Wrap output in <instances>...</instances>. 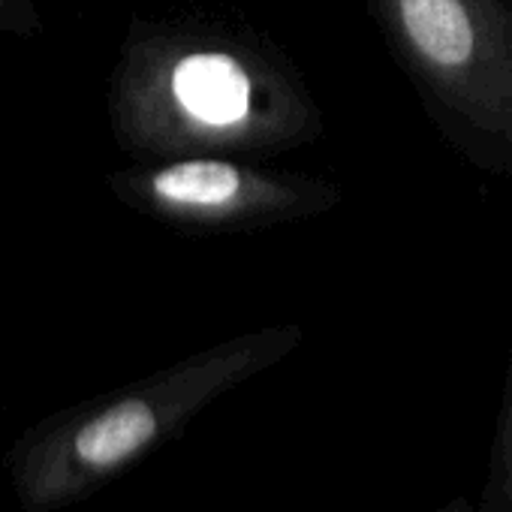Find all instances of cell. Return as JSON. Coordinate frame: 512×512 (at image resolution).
Here are the masks:
<instances>
[{
  "label": "cell",
  "instance_id": "obj_2",
  "mask_svg": "<svg viewBox=\"0 0 512 512\" xmlns=\"http://www.w3.org/2000/svg\"><path fill=\"white\" fill-rule=\"evenodd\" d=\"M302 341L299 323L260 326L40 419L7 452L19 506L55 512L91 497L175 440L217 398L284 362Z\"/></svg>",
  "mask_w": 512,
  "mask_h": 512
},
{
  "label": "cell",
  "instance_id": "obj_7",
  "mask_svg": "<svg viewBox=\"0 0 512 512\" xmlns=\"http://www.w3.org/2000/svg\"><path fill=\"white\" fill-rule=\"evenodd\" d=\"M437 512H476V500H470V497L458 494V497H452L449 503H443Z\"/></svg>",
  "mask_w": 512,
  "mask_h": 512
},
{
  "label": "cell",
  "instance_id": "obj_3",
  "mask_svg": "<svg viewBox=\"0 0 512 512\" xmlns=\"http://www.w3.org/2000/svg\"><path fill=\"white\" fill-rule=\"evenodd\" d=\"M452 139L512 166V0H365Z\"/></svg>",
  "mask_w": 512,
  "mask_h": 512
},
{
  "label": "cell",
  "instance_id": "obj_6",
  "mask_svg": "<svg viewBox=\"0 0 512 512\" xmlns=\"http://www.w3.org/2000/svg\"><path fill=\"white\" fill-rule=\"evenodd\" d=\"M43 34V16L34 0H0V37L37 40Z\"/></svg>",
  "mask_w": 512,
  "mask_h": 512
},
{
  "label": "cell",
  "instance_id": "obj_4",
  "mask_svg": "<svg viewBox=\"0 0 512 512\" xmlns=\"http://www.w3.org/2000/svg\"><path fill=\"white\" fill-rule=\"evenodd\" d=\"M130 211L181 232H260L329 214L341 187L329 178L275 169L244 157H175L106 175Z\"/></svg>",
  "mask_w": 512,
  "mask_h": 512
},
{
  "label": "cell",
  "instance_id": "obj_1",
  "mask_svg": "<svg viewBox=\"0 0 512 512\" xmlns=\"http://www.w3.org/2000/svg\"><path fill=\"white\" fill-rule=\"evenodd\" d=\"M106 115L133 163L205 154L266 160L323 133L320 103L272 40L202 16L130 25Z\"/></svg>",
  "mask_w": 512,
  "mask_h": 512
},
{
  "label": "cell",
  "instance_id": "obj_5",
  "mask_svg": "<svg viewBox=\"0 0 512 512\" xmlns=\"http://www.w3.org/2000/svg\"><path fill=\"white\" fill-rule=\"evenodd\" d=\"M476 512H512V356L506 368L503 401L497 413V428H494Z\"/></svg>",
  "mask_w": 512,
  "mask_h": 512
}]
</instances>
